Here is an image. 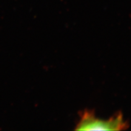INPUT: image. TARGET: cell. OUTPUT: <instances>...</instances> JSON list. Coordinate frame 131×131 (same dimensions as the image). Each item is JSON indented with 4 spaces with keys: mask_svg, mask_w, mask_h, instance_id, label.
I'll return each instance as SVG.
<instances>
[{
    "mask_svg": "<svg viewBox=\"0 0 131 131\" xmlns=\"http://www.w3.org/2000/svg\"><path fill=\"white\" fill-rule=\"evenodd\" d=\"M128 127L120 112L108 119L96 118L92 111H85L81 115L75 130H121Z\"/></svg>",
    "mask_w": 131,
    "mask_h": 131,
    "instance_id": "cell-1",
    "label": "cell"
}]
</instances>
